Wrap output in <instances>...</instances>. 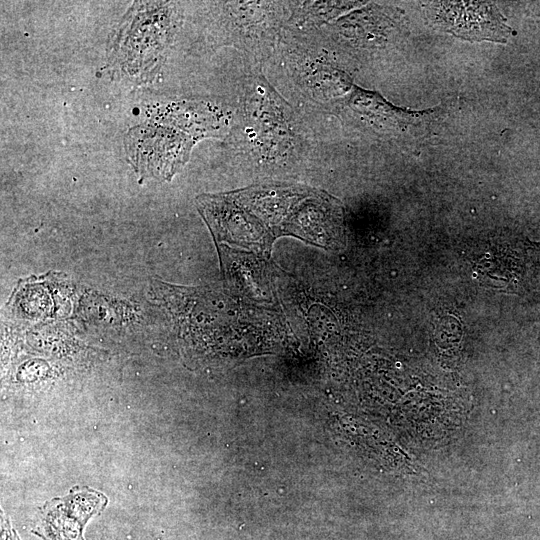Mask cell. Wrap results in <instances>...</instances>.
<instances>
[{"instance_id":"1","label":"cell","mask_w":540,"mask_h":540,"mask_svg":"<svg viewBox=\"0 0 540 540\" xmlns=\"http://www.w3.org/2000/svg\"><path fill=\"white\" fill-rule=\"evenodd\" d=\"M104 494L87 487L74 488L63 498L47 502L35 534L43 540H83V528L89 518L106 506Z\"/></svg>"},{"instance_id":"2","label":"cell","mask_w":540,"mask_h":540,"mask_svg":"<svg viewBox=\"0 0 540 540\" xmlns=\"http://www.w3.org/2000/svg\"><path fill=\"white\" fill-rule=\"evenodd\" d=\"M436 19L447 32L470 41L504 43L511 34L497 7L489 2H439Z\"/></svg>"},{"instance_id":"3","label":"cell","mask_w":540,"mask_h":540,"mask_svg":"<svg viewBox=\"0 0 540 540\" xmlns=\"http://www.w3.org/2000/svg\"><path fill=\"white\" fill-rule=\"evenodd\" d=\"M352 109L377 125L400 127L417 116L414 112L399 109L379 94L355 87L349 101Z\"/></svg>"}]
</instances>
